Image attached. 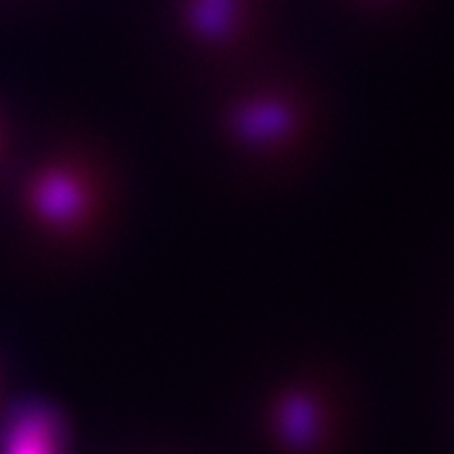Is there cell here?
<instances>
[{"instance_id":"7a4b0ae2","label":"cell","mask_w":454,"mask_h":454,"mask_svg":"<svg viewBox=\"0 0 454 454\" xmlns=\"http://www.w3.org/2000/svg\"><path fill=\"white\" fill-rule=\"evenodd\" d=\"M7 454H55L51 423L41 414H30L15 425Z\"/></svg>"},{"instance_id":"3957f363","label":"cell","mask_w":454,"mask_h":454,"mask_svg":"<svg viewBox=\"0 0 454 454\" xmlns=\"http://www.w3.org/2000/svg\"><path fill=\"white\" fill-rule=\"evenodd\" d=\"M231 7H234V0H196L192 17H194L198 30L219 36L230 26Z\"/></svg>"},{"instance_id":"6da1fadb","label":"cell","mask_w":454,"mask_h":454,"mask_svg":"<svg viewBox=\"0 0 454 454\" xmlns=\"http://www.w3.org/2000/svg\"><path fill=\"white\" fill-rule=\"evenodd\" d=\"M34 207L41 217L53 223H67L82 213L84 192L70 175L51 173L38 181L34 190Z\"/></svg>"}]
</instances>
